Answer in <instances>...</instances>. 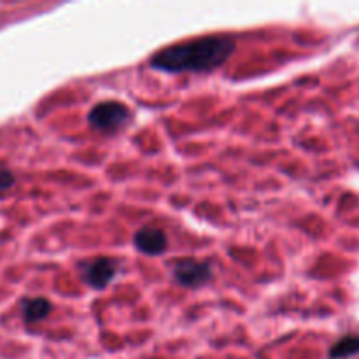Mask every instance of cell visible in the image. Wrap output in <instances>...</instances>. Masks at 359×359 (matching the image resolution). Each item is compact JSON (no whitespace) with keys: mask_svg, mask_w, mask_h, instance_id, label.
<instances>
[{"mask_svg":"<svg viewBox=\"0 0 359 359\" xmlns=\"http://www.w3.org/2000/svg\"><path fill=\"white\" fill-rule=\"evenodd\" d=\"M235 41L228 35H207L168 46L151 58V65L163 72H210L230 60Z\"/></svg>","mask_w":359,"mask_h":359,"instance_id":"obj_1","label":"cell"},{"mask_svg":"<svg viewBox=\"0 0 359 359\" xmlns=\"http://www.w3.org/2000/svg\"><path fill=\"white\" fill-rule=\"evenodd\" d=\"M91 128L104 133H114L125 128L132 121V111L125 104L116 100L100 102L88 114Z\"/></svg>","mask_w":359,"mask_h":359,"instance_id":"obj_2","label":"cell"},{"mask_svg":"<svg viewBox=\"0 0 359 359\" xmlns=\"http://www.w3.org/2000/svg\"><path fill=\"white\" fill-rule=\"evenodd\" d=\"M119 272V263L114 258L98 256L79 263V273L84 284L93 290H105Z\"/></svg>","mask_w":359,"mask_h":359,"instance_id":"obj_3","label":"cell"},{"mask_svg":"<svg viewBox=\"0 0 359 359\" xmlns=\"http://www.w3.org/2000/svg\"><path fill=\"white\" fill-rule=\"evenodd\" d=\"M174 280L182 287H202L212 279V265L209 262H200L195 258H186L181 259L174 265L172 270Z\"/></svg>","mask_w":359,"mask_h":359,"instance_id":"obj_4","label":"cell"},{"mask_svg":"<svg viewBox=\"0 0 359 359\" xmlns=\"http://www.w3.org/2000/svg\"><path fill=\"white\" fill-rule=\"evenodd\" d=\"M133 245L139 249L142 255L158 256L167 249L168 238L161 228L156 226H144L133 237Z\"/></svg>","mask_w":359,"mask_h":359,"instance_id":"obj_5","label":"cell"},{"mask_svg":"<svg viewBox=\"0 0 359 359\" xmlns=\"http://www.w3.org/2000/svg\"><path fill=\"white\" fill-rule=\"evenodd\" d=\"M53 311L51 302L46 300V298H28L21 304V312H23V319L28 325H34V323L42 321L44 318H48Z\"/></svg>","mask_w":359,"mask_h":359,"instance_id":"obj_6","label":"cell"},{"mask_svg":"<svg viewBox=\"0 0 359 359\" xmlns=\"http://www.w3.org/2000/svg\"><path fill=\"white\" fill-rule=\"evenodd\" d=\"M359 353V337L356 335H347L340 339L339 342L333 344L330 349V359H344L351 358Z\"/></svg>","mask_w":359,"mask_h":359,"instance_id":"obj_7","label":"cell"},{"mask_svg":"<svg viewBox=\"0 0 359 359\" xmlns=\"http://www.w3.org/2000/svg\"><path fill=\"white\" fill-rule=\"evenodd\" d=\"M14 184V175L7 170H0V193L7 191L13 188Z\"/></svg>","mask_w":359,"mask_h":359,"instance_id":"obj_8","label":"cell"}]
</instances>
